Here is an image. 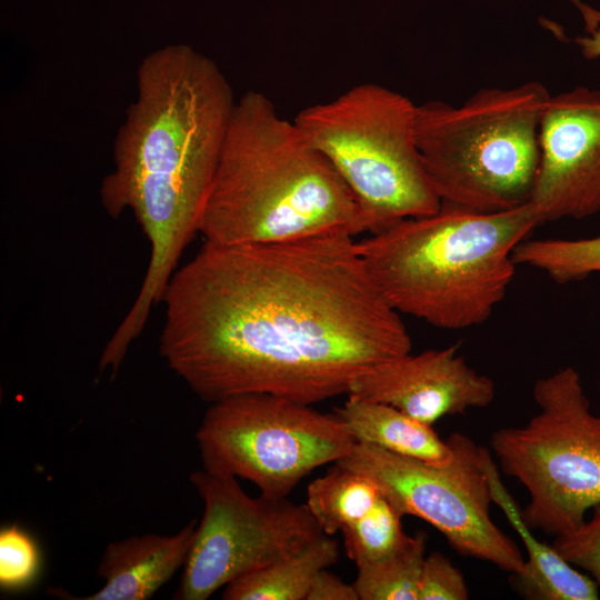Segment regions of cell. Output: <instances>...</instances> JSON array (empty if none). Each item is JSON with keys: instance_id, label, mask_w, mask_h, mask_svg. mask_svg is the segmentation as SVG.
<instances>
[{"instance_id": "1", "label": "cell", "mask_w": 600, "mask_h": 600, "mask_svg": "<svg viewBox=\"0 0 600 600\" xmlns=\"http://www.w3.org/2000/svg\"><path fill=\"white\" fill-rule=\"evenodd\" d=\"M161 303L160 354L210 403L267 393L313 404L412 346L348 233L204 241Z\"/></svg>"}, {"instance_id": "2", "label": "cell", "mask_w": 600, "mask_h": 600, "mask_svg": "<svg viewBox=\"0 0 600 600\" xmlns=\"http://www.w3.org/2000/svg\"><path fill=\"white\" fill-rule=\"evenodd\" d=\"M234 104L219 66L189 44L158 48L138 66L136 99L99 190L106 212L131 211L150 246L138 296L111 336L120 350L141 334L199 233Z\"/></svg>"}, {"instance_id": "3", "label": "cell", "mask_w": 600, "mask_h": 600, "mask_svg": "<svg viewBox=\"0 0 600 600\" xmlns=\"http://www.w3.org/2000/svg\"><path fill=\"white\" fill-rule=\"evenodd\" d=\"M366 231L347 184L262 92L236 101L201 217L204 241L247 244Z\"/></svg>"}, {"instance_id": "4", "label": "cell", "mask_w": 600, "mask_h": 600, "mask_svg": "<svg viewBox=\"0 0 600 600\" xmlns=\"http://www.w3.org/2000/svg\"><path fill=\"white\" fill-rule=\"evenodd\" d=\"M539 224L530 202L498 212L441 203L356 241V249L396 311L460 330L487 321L504 299L513 252Z\"/></svg>"}, {"instance_id": "5", "label": "cell", "mask_w": 600, "mask_h": 600, "mask_svg": "<svg viewBox=\"0 0 600 600\" xmlns=\"http://www.w3.org/2000/svg\"><path fill=\"white\" fill-rule=\"evenodd\" d=\"M550 93L542 83L484 88L460 107L417 104V146L441 203L498 212L530 202L539 132Z\"/></svg>"}, {"instance_id": "6", "label": "cell", "mask_w": 600, "mask_h": 600, "mask_svg": "<svg viewBox=\"0 0 600 600\" xmlns=\"http://www.w3.org/2000/svg\"><path fill=\"white\" fill-rule=\"evenodd\" d=\"M416 112L404 94L360 83L293 119L352 192L371 234L441 207L417 146Z\"/></svg>"}, {"instance_id": "7", "label": "cell", "mask_w": 600, "mask_h": 600, "mask_svg": "<svg viewBox=\"0 0 600 600\" xmlns=\"http://www.w3.org/2000/svg\"><path fill=\"white\" fill-rule=\"evenodd\" d=\"M532 396L537 413L523 426L494 431L490 446L503 473L528 491L521 509L527 526L569 534L600 501V414L592 413L570 366L539 378Z\"/></svg>"}, {"instance_id": "8", "label": "cell", "mask_w": 600, "mask_h": 600, "mask_svg": "<svg viewBox=\"0 0 600 600\" xmlns=\"http://www.w3.org/2000/svg\"><path fill=\"white\" fill-rule=\"evenodd\" d=\"M267 393L212 402L196 433L203 469L287 498L312 470L337 463L356 441L334 414Z\"/></svg>"}, {"instance_id": "9", "label": "cell", "mask_w": 600, "mask_h": 600, "mask_svg": "<svg viewBox=\"0 0 600 600\" xmlns=\"http://www.w3.org/2000/svg\"><path fill=\"white\" fill-rule=\"evenodd\" d=\"M447 440L453 458L442 466L362 442L337 463L368 477L401 517L424 520L459 554L523 576L527 560L520 548L491 518L490 451L464 433Z\"/></svg>"}, {"instance_id": "10", "label": "cell", "mask_w": 600, "mask_h": 600, "mask_svg": "<svg viewBox=\"0 0 600 600\" xmlns=\"http://www.w3.org/2000/svg\"><path fill=\"white\" fill-rule=\"evenodd\" d=\"M190 482L203 514L173 599L206 600L324 534L306 504L250 497L237 478L204 469L193 471Z\"/></svg>"}, {"instance_id": "11", "label": "cell", "mask_w": 600, "mask_h": 600, "mask_svg": "<svg viewBox=\"0 0 600 600\" xmlns=\"http://www.w3.org/2000/svg\"><path fill=\"white\" fill-rule=\"evenodd\" d=\"M530 203L541 223L600 211V90L577 87L546 103Z\"/></svg>"}, {"instance_id": "12", "label": "cell", "mask_w": 600, "mask_h": 600, "mask_svg": "<svg viewBox=\"0 0 600 600\" xmlns=\"http://www.w3.org/2000/svg\"><path fill=\"white\" fill-rule=\"evenodd\" d=\"M348 396L392 406L432 426L447 416L487 408L496 387L450 346L379 363L352 381Z\"/></svg>"}, {"instance_id": "13", "label": "cell", "mask_w": 600, "mask_h": 600, "mask_svg": "<svg viewBox=\"0 0 600 600\" xmlns=\"http://www.w3.org/2000/svg\"><path fill=\"white\" fill-rule=\"evenodd\" d=\"M196 521L177 533H147L110 542L101 557L97 574L103 586L83 597L61 588L48 593L73 600H146L152 597L180 568H183L196 537Z\"/></svg>"}, {"instance_id": "14", "label": "cell", "mask_w": 600, "mask_h": 600, "mask_svg": "<svg viewBox=\"0 0 600 600\" xmlns=\"http://www.w3.org/2000/svg\"><path fill=\"white\" fill-rule=\"evenodd\" d=\"M492 502L521 539L528 554L526 572L517 577L522 592L541 600H597V582L567 562L552 547L539 541L522 518L521 509L504 487L492 456L487 463Z\"/></svg>"}, {"instance_id": "15", "label": "cell", "mask_w": 600, "mask_h": 600, "mask_svg": "<svg viewBox=\"0 0 600 600\" xmlns=\"http://www.w3.org/2000/svg\"><path fill=\"white\" fill-rule=\"evenodd\" d=\"M356 442L416 458L432 464H447L453 458L448 440H442L432 426L381 402L348 397L333 410Z\"/></svg>"}, {"instance_id": "16", "label": "cell", "mask_w": 600, "mask_h": 600, "mask_svg": "<svg viewBox=\"0 0 600 600\" xmlns=\"http://www.w3.org/2000/svg\"><path fill=\"white\" fill-rule=\"evenodd\" d=\"M339 557L338 542L320 536L292 556L224 587V600H307L317 574Z\"/></svg>"}, {"instance_id": "17", "label": "cell", "mask_w": 600, "mask_h": 600, "mask_svg": "<svg viewBox=\"0 0 600 600\" xmlns=\"http://www.w3.org/2000/svg\"><path fill=\"white\" fill-rule=\"evenodd\" d=\"M381 497L368 477L336 463L310 482L306 506L326 536H332L367 514Z\"/></svg>"}, {"instance_id": "18", "label": "cell", "mask_w": 600, "mask_h": 600, "mask_svg": "<svg viewBox=\"0 0 600 600\" xmlns=\"http://www.w3.org/2000/svg\"><path fill=\"white\" fill-rule=\"evenodd\" d=\"M424 533L408 536L389 557L357 568L353 582L360 600H418L426 559Z\"/></svg>"}, {"instance_id": "19", "label": "cell", "mask_w": 600, "mask_h": 600, "mask_svg": "<svg viewBox=\"0 0 600 600\" xmlns=\"http://www.w3.org/2000/svg\"><path fill=\"white\" fill-rule=\"evenodd\" d=\"M517 266L546 273L557 283H570L600 273V236L583 239H526L513 252Z\"/></svg>"}, {"instance_id": "20", "label": "cell", "mask_w": 600, "mask_h": 600, "mask_svg": "<svg viewBox=\"0 0 600 600\" xmlns=\"http://www.w3.org/2000/svg\"><path fill=\"white\" fill-rule=\"evenodd\" d=\"M401 519L381 496L367 514L340 531L346 553L357 568L382 560L401 547L408 537Z\"/></svg>"}, {"instance_id": "21", "label": "cell", "mask_w": 600, "mask_h": 600, "mask_svg": "<svg viewBox=\"0 0 600 600\" xmlns=\"http://www.w3.org/2000/svg\"><path fill=\"white\" fill-rule=\"evenodd\" d=\"M40 554L29 533L17 524L0 531V586L18 590L29 586L37 577Z\"/></svg>"}, {"instance_id": "22", "label": "cell", "mask_w": 600, "mask_h": 600, "mask_svg": "<svg viewBox=\"0 0 600 600\" xmlns=\"http://www.w3.org/2000/svg\"><path fill=\"white\" fill-rule=\"evenodd\" d=\"M590 511L591 516L578 530L554 537L552 547L567 562L587 571L600 587V501Z\"/></svg>"}, {"instance_id": "23", "label": "cell", "mask_w": 600, "mask_h": 600, "mask_svg": "<svg viewBox=\"0 0 600 600\" xmlns=\"http://www.w3.org/2000/svg\"><path fill=\"white\" fill-rule=\"evenodd\" d=\"M469 590L462 572L440 552L426 557L418 600H467Z\"/></svg>"}, {"instance_id": "24", "label": "cell", "mask_w": 600, "mask_h": 600, "mask_svg": "<svg viewBox=\"0 0 600 600\" xmlns=\"http://www.w3.org/2000/svg\"><path fill=\"white\" fill-rule=\"evenodd\" d=\"M578 8L583 20L584 34L573 41L586 59L600 58V10L580 0H571Z\"/></svg>"}, {"instance_id": "25", "label": "cell", "mask_w": 600, "mask_h": 600, "mask_svg": "<svg viewBox=\"0 0 600 600\" xmlns=\"http://www.w3.org/2000/svg\"><path fill=\"white\" fill-rule=\"evenodd\" d=\"M307 600H360L354 584H349L327 569L314 578Z\"/></svg>"}, {"instance_id": "26", "label": "cell", "mask_w": 600, "mask_h": 600, "mask_svg": "<svg viewBox=\"0 0 600 600\" xmlns=\"http://www.w3.org/2000/svg\"><path fill=\"white\" fill-rule=\"evenodd\" d=\"M598 390H599V411H600V380H599V387H598Z\"/></svg>"}]
</instances>
